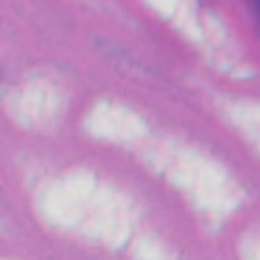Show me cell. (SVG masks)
<instances>
[{"label":"cell","mask_w":260,"mask_h":260,"mask_svg":"<svg viewBox=\"0 0 260 260\" xmlns=\"http://www.w3.org/2000/svg\"><path fill=\"white\" fill-rule=\"evenodd\" d=\"M246 2H248L250 10H252V14L256 16V20H258V26H260V0H246Z\"/></svg>","instance_id":"6da1fadb"}]
</instances>
